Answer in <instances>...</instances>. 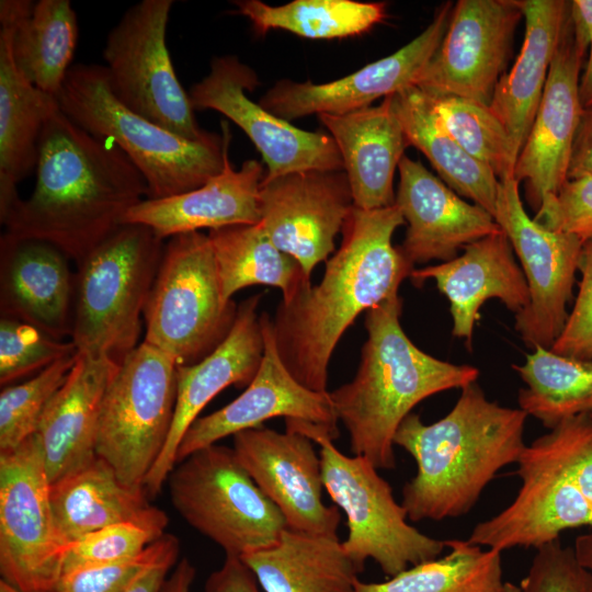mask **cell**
Returning <instances> with one entry per match:
<instances>
[{
  "mask_svg": "<svg viewBox=\"0 0 592 592\" xmlns=\"http://www.w3.org/2000/svg\"><path fill=\"white\" fill-rule=\"evenodd\" d=\"M147 197L146 180L124 151L58 109L39 138L33 193L0 219L4 234L46 241L78 264Z\"/></svg>",
  "mask_w": 592,
  "mask_h": 592,
  "instance_id": "obj_1",
  "label": "cell"
},
{
  "mask_svg": "<svg viewBox=\"0 0 592 592\" xmlns=\"http://www.w3.org/2000/svg\"><path fill=\"white\" fill-rule=\"evenodd\" d=\"M406 224L396 204L377 209L352 207L340 248L326 261L319 284H304L281 300L272 319L276 351L303 386L326 392L328 367L343 333L357 316L398 294L414 266L392 246Z\"/></svg>",
  "mask_w": 592,
  "mask_h": 592,
  "instance_id": "obj_2",
  "label": "cell"
},
{
  "mask_svg": "<svg viewBox=\"0 0 592 592\" xmlns=\"http://www.w3.org/2000/svg\"><path fill=\"white\" fill-rule=\"evenodd\" d=\"M453 409L425 424L411 412L394 444L408 452L417 474L402 488V506L412 522L467 514L503 467L516 464L528 417L520 408L487 399L475 382L460 389Z\"/></svg>",
  "mask_w": 592,
  "mask_h": 592,
  "instance_id": "obj_3",
  "label": "cell"
},
{
  "mask_svg": "<svg viewBox=\"0 0 592 592\" xmlns=\"http://www.w3.org/2000/svg\"><path fill=\"white\" fill-rule=\"evenodd\" d=\"M401 311L399 294L366 311L367 339L356 374L329 391L352 453L377 469L395 468V434L418 403L479 377L475 366L445 362L420 350L401 327Z\"/></svg>",
  "mask_w": 592,
  "mask_h": 592,
  "instance_id": "obj_4",
  "label": "cell"
},
{
  "mask_svg": "<svg viewBox=\"0 0 592 592\" xmlns=\"http://www.w3.org/2000/svg\"><path fill=\"white\" fill-rule=\"evenodd\" d=\"M513 501L479 522L467 540L498 551L533 547L592 527V413L563 420L523 449Z\"/></svg>",
  "mask_w": 592,
  "mask_h": 592,
  "instance_id": "obj_5",
  "label": "cell"
},
{
  "mask_svg": "<svg viewBox=\"0 0 592 592\" xmlns=\"http://www.w3.org/2000/svg\"><path fill=\"white\" fill-rule=\"evenodd\" d=\"M61 112L90 134L112 141L146 180L147 198L195 190L220 173L230 132L205 140L181 137L133 112L112 92L104 66L75 64L56 94Z\"/></svg>",
  "mask_w": 592,
  "mask_h": 592,
  "instance_id": "obj_6",
  "label": "cell"
},
{
  "mask_svg": "<svg viewBox=\"0 0 592 592\" xmlns=\"http://www.w3.org/2000/svg\"><path fill=\"white\" fill-rule=\"evenodd\" d=\"M164 246L149 227L123 224L77 264L70 341L78 353L121 363L137 346Z\"/></svg>",
  "mask_w": 592,
  "mask_h": 592,
  "instance_id": "obj_7",
  "label": "cell"
},
{
  "mask_svg": "<svg viewBox=\"0 0 592 592\" xmlns=\"http://www.w3.org/2000/svg\"><path fill=\"white\" fill-rule=\"evenodd\" d=\"M286 429L320 446L323 487L348 519L343 548L358 572L373 559L387 577L437 558L445 540L420 532L407 522V511L390 485L363 456H348L333 444L332 433L320 425L286 419Z\"/></svg>",
  "mask_w": 592,
  "mask_h": 592,
  "instance_id": "obj_8",
  "label": "cell"
},
{
  "mask_svg": "<svg viewBox=\"0 0 592 592\" xmlns=\"http://www.w3.org/2000/svg\"><path fill=\"white\" fill-rule=\"evenodd\" d=\"M238 305L225 301L208 235L171 237L148 296L145 342L177 365H193L229 334Z\"/></svg>",
  "mask_w": 592,
  "mask_h": 592,
  "instance_id": "obj_9",
  "label": "cell"
},
{
  "mask_svg": "<svg viewBox=\"0 0 592 592\" xmlns=\"http://www.w3.org/2000/svg\"><path fill=\"white\" fill-rule=\"evenodd\" d=\"M167 482L175 511L226 555L267 548L288 527L232 447L216 443L193 452L175 464Z\"/></svg>",
  "mask_w": 592,
  "mask_h": 592,
  "instance_id": "obj_10",
  "label": "cell"
},
{
  "mask_svg": "<svg viewBox=\"0 0 592 592\" xmlns=\"http://www.w3.org/2000/svg\"><path fill=\"white\" fill-rule=\"evenodd\" d=\"M177 366L143 341L119 363L106 389L96 455L129 487L144 488L167 443L177 401Z\"/></svg>",
  "mask_w": 592,
  "mask_h": 592,
  "instance_id": "obj_11",
  "label": "cell"
},
{
  "mask_svg": "<svg viewBox=\"0 0 592 592\" xmlns=\"http://www.w3.org/2000/svg\"><path fill=\"white\" fill-rule=\"evenodd\" d=\"M172 0H141L109 32L102 52L109 86L129 110L190 140L209 138L200 127L189 92L167 46Z\"/></svg>",
  "mask_w": 592,
  "mask_h": 592,
  "instance_id": "obj_12",
  "label": "cell"
},
{
  "mask_svg": "<svg viewBox=\"0 0 592 592\" xmlns=\"http://www.w3.org/2000/svg\"><path fill=\"white\" fill-rule=\"evenodd\" d=\"M65 547L54 523L50 483L34 435L0 452V572L22 592H50Z\"/></svg>",
  "mask_w": 592,
  "mask_h": 592,
  "instance_id": "obj_13",
  "label": "cell"
},
{
  "mask_svg": "<svg viewBox=\"0 0 592 592\" xmlns=\"http://www.w3.org/2000/svg\"><path fill=\"white\" fill-rule=\"evenodd\" d=\"M514 175L500 180L494 219L516 253L530 304L515 314L514 328L527 348L550 349L562 332L583 242L531 218Z\"/></svg>",
  "mask_w": 592,
  "mask_h": 592,
  "instance_id": "obj_14",
  "label": "cell"
},
{
  "mask_svg": "<svg viewBox=\"0 0 592 592\" xmlns=\"http://www.w3.org/2000/svg\"><path fill=\"white\" fill-rule=\"evenodd\" d=\"M258 76L236 56L214 57L210 70L194 83L189 96L194 111L214 110L238 125L262 155L263 180L308 170H343L331 136L295 127L253 102L247 92Z\"/></svg>",
  "mask_w": 592,
  "mask_h": 592,
  "instance_id": "obj_15",
  "label": "cell"
},
{
  "mask_svg": "<svg viewBox=\"0 0 592 592\" xmlns=\"http://www.w3.org/2000/svg\"><path fill=\"white\" fill-rule=\"evenodd\" d=\"M522 18L519 0L457 1L414 87L432 96L454 95L489 106Z\"/></svg>",
  "mask_w": 592,
  "mask_h": 592,
  "instance_id": "obj_16",
  "label": "cell"
},
{
  "mask_svg": "<svg viewBox=\"0 0 592 592\" xmlns=\"http://www.w3.org/2000/svg\"><path fill=\"white\" fill-rule=\"evenodd\" d=\"M258 206L267 236L310 280L317 264L334 253L354 203L344 170H308L262 180Z\"/></svg>",
  "mask_w": 592,
  "mask_h": 592,
  "instance_id": "obj_17",
  "label": "cell"
},
{
  "mask_svg": "<svg viewBox=\"0 0 592 592\" xmlns=\"http://www.w3.org/2000/svg\"><path fill=\"white\" fill-rule=\"evenodd\" d=\"M453 7L441 5L425 30L394 54L327 83L277 81L259 104L289 122L311 114L351 113L414 86L445 35Z\"/></svg>",
  "mask_w": 592,
  "mask_h": 592,
  "instance_id": "obj_18",
  "label": "cell"
},
{
  "mask_svg": "<svg viewBox=\"0 0 592 592\" xmlns=\"http://www.w3.org/2000/svg\"><path fill=\"white\" fill-rule=\"evenodd\" d=\"M308 436L262 426L234 435V451L263 493L295 531L337 535L339 508L322 501L320 455Z\"/></svg>",
  "mask_w": 592,
  "mask_h": 592,
  "instance_id": "obj_19",
  "label": "cell"
},
{
  "mask_svg": "<svg viewBox=\"0 0 592 592\" xmlns=\"http://www.w3.org/2000/svg\"><path fill=\"white\" fill-rule=\"evenodd\" d=\"M260 323L264 355L255 377L230 403L193 422L179 445L177 463L197 449L278 417L323 426L338 437L339 420L329 391H314L298 383L276 351L271 316L260 314Z\"/></svg>",
  "mask_w": 592,
  "mask_h": 592,
  "instance_id": "obj_20",
  "label": "cell"
},
{
  "mask_svg": "<svg viewBox=\"0 0 592 592\" xmlns=\"http://www.w3.org/2000/svg\"><path fill=\"white\" fill-rule=\"evenodd\" d=\"M263 293L238 305L235 323L226 339L193 365L177 366V401L172 425L159 458L147 475L148 498L160 493L177 464L179 445L204 407L231 385L247 387L255 377L264 355V337L258 308Z\"/></svg>",
  "mask_w": 592,
  "mask_h": 592,
  "instance_id": "obj_21",
  "label": "cell"
},
{
  "mask_svg": "<svg viewBox=\"0 0 592 592\" xmlns=\"http://www.w3.org/2000/svg\"><path fill=\"white\" fill-rule=\"evenodd\" d=\"M582 60L568 16L539 106L514 168V178L519 183L526 182L528 202L536 212L568 180L572 145L583 110L579 95Z\"/></svg>",
  "mask_w": 592,
  "mask_h": 592,
  "instance_id": "obj_22",
  "label": "cell"
},
{
  "mask_svg": "<svg viewBox=\"0 0 592 592\" xmlns=\"http://www.w3.org/2000/svg\"><path fill=\"white\" fill-rule=\"evenodd\" d=\"M395 204L407 223L400 252L413 266L447 262L458 250L501 230L494 217L463 200L420 161L403 156Z\"/></svg>",
  "mask_w": 592,
  "mask_h": 592,
  "instance_id": "obj_23",
  "label": "cell"
},
{
  "mask_svg": "<svg viewBox=\"0 0 592 592\" xmlns=\"http://www.w3.org/2000/svg\"><path fill=\"white\" fill-rule=\"evenodd\" d=\"M118 367L119 363L106 355L77 352L71 371L33 434L43 453L50 486L96 458L103 399Z\"/></svg>",
  "mask_w": 592,
  "mask_h": 592,
  "instance_id": "obj_24",
  "label": "cell"
},
{
  "mask_svg": "<svg viewBox=\"0 0 592 592\" xmlns=\"http://www.w3.org/2000/svg\"><path fill=\"white\" fill-rule=\"evenodd\" d=\"M413 285L420 287L434 280L439 291L449 301L453 318L452 333L473 343L479 309L489 298L500 299L517 314L530 304V291L522 267L503 231L489 235L467 244L464 253L451 261L422 269L410 274Z\"/></svg>",
  "mask_w": 592,
  "mask_h": 592,
  "instance_id": "obj_25",
  "label": "cell"
},
{
  "mask_svg": "<svg viewBox=\"0 0 592 592\" xmlns=\"http://www.w3.org/2000/svg\"><path fill=\"white\" fill-rule=\"evenodd\" d=\"M0 311L55 339L71 337L75 276L55 246L7 234L0 241Z\"/></svg>",
  "mask_w": 592,
  "mask_h": 592,
  "instance_id": "obj_26",
  "label": "cell"
},
{
  "mask_svg": "<svg viewBox=\"0 0 592 592\" xmlns=\"http://www.w3.org/2000/svg\"><path fill=\"white\" fill-rule=\"evenodd\" d=\"M225 148L224 168L204 185L164 198H144L124 216L123 224L149 227L161 239L177 235L219 229L232 225L258 224V194L265 171L250 159L235 169Z\"/></svg>",
  "mask_w": 592,
  "mask_h": 592,
  "instance_id": "obj_27",
  "label": "cell"
},
{
  "mask_svg": "<svg viewBox=\"0 0 592 592\" xmlns=\"http://www.w3.org/2000/svg\"><path fill=\"white\" fill-rule=\"evenodd\" d=\"M318 117L339 149L354 206L377 209L394 205V177L409 143L390 98L376 106Z\"/></svg>",
  "mask_w": 592,
  "mask_h": 592,
  "instance_id": "obj_28",
  "label": "cell"
},
{
  "mask_svg": "<svg viewBox=\"0 0 592 592\" xmlns=\"http://www.w3.org/2000/svg\"><path fill=\"white\" fill-rule=\"evenodd\" d=\"M55 528L65 549L106 526L134 523L163 535L166 512L149 502L145 488L123 483L113 467L96 456L88 466L50 486Z\"/></svg>",
  "mask_w": 592,
  "mask_h": 592,
  "instance_id": "obj_29",
  "label": "cell"
},
{
  "mask_svg": "<svg viewBox=\"0 0 592 592\" xmlns=\"http://www.w3.org/2000/svg\"><path fill=\"white\" fill-rule=\"evenodd\" d=\"M519 4L525 22L523 43L489 104L506 128L517 157L534 122L568 21L569 1L519 0Z\"/></svg>",
  "mask_w": 592,
  "mask_h": 592,
  "instance_id": "obj_30",
  "label": "cell"
},
{
  "mask_svg": "<svg viewBox=\"0 0 592 592\" xmlns=\"http://www.w3.org/2000/svg\"><path fill=\"white\" fill-rule=\"evenodd\" d=\"M0 25L9 37L19 71L33 86L56 96L78 39L77 14L69 0H1Z\"/></svg>",
  "mask_w": 592,
  "mask_h": 592,
  "instance_id": "obj_31",
  "label": "cell"
},
{
  "mask_svg": "<svg viewBox=\"0 0 592 592\" xmlns=\"http://www.w3.org/2000/svg\"><path fill=\"white\" fill-rule=\"evenodd\" d=\"M240 558L265 592H354L357 580L338 535L287 527L272 546Z\"/></svg>",
  "mask_w": 592,
  "mask_h": 592,
  "instance_id": "obj_32",
  "label": "cell"
},
{
  "mask_svg": "<svg viewBox=\"0 0 592 592\" xmlns=\"http://www.w3.org/2000/svg\"><path fill=\"white\" fill-rule=\"evenodd\" d=\"M58 109L19 71L0 29V214L19 198L16 184L36 167L43 128Z\"/></svg>",
  "mask_w": 592,
  "mask_h": 592,
  "instance_id": "obj_33",
  "label": "cell"
},
{
  "mask_svg": "<svg viewBox=\"0 0 592 592\" xmlns=\"http://www.w3.org/2000/svg\"><path fill=\"white\" fill-rule=\"evenodd\" d=\"M389 98L409 145L429 159L447 186L494 217L500 180L448 133L432 99L414 86Z\"/></svg>",
  "mask_w": 592,
  "mask_h": 592,
  "instance_id": "obj_34",
  "label": "cell"
},
{
  "mask_svg": "<svg viewBox=\"0 0 592 592\" xmlns=\"http://www.w3.org/2000/svg\"><path fill=\"white\" fill-rule=\"evenodd\" d=\"M208 238L225 301L253 285L277 287L282 299L287 300L304 284L310 283L299 262L280 250L260 223L213 229Z\"/></svg>",
  "mask_w": 592,
  "mask_h": 592,
  "instance_id": "obj_35",
  "label": "cell"
},
{
  "mask_svg": "<svg viewBox=\"0 0 592 592\" xmlns=\"http://www.w3.org/2000/svg\"><path fill=\"white\" fill-rule=\"evenodd\" d=\"M526 387L519 408L551 430L566 419L592 413V361L576 360L536 348L512 365Z\"/></svg>",
  "mask_w": 592,
  "mask_h": 592,
  "instance_id": "obj_36",
  "label": "cell"
},
{
  "mask_svg": "<svg viewBox=\"0 0 592 592\" xmlns=\"http://www.w3.org/2000/svg\"><path fill=\"white\" fill-rule=\"evenodd\" d=\"M448 553L411 566L384 582L356 580L354 592H506L501 551L447 539Z\"/></svg>",
  "mask_w": 592,
  "mask_h": 592,
  "instance_id": "obj_37",
  "label": "cell"
},
{
  "mask_svg": "<svg viewBox=\"0 0 592 592\" xmlns=\"http://www.w3.org/2000/svg\"><path fill=\"white\" fill-rule=\"evenodd\" d=\"M259 34L277 29L311 39H333L362 34L386 15L383 2L353 0H294L269 5L260 0L235 1Z\"/></svg>",
  "mask_w": 592,
  "mask_h": 592,
  "instance_id": "obj_38",
  "label": "cell"
},
{
  "mask_svg": "<svg viewBox=\"0 0 592 592\" xmlns=\"http://www.w3.org/2000/svg\"><path fill=\"white\" fill-rule=\"evenodd\" d=\"M429 96L448 133L473 158L499 180L514 175L517 155L506 128L489 106L454 95Z\"/></svg>",
  "mask_w": 592,
  "mask_h": 592,
  "instance_id": "obj_39",
  "label": "cell"
},
{
  "mask_svg": "<svg viewBox=\"0 0 592 592\" xmlns=\"http://www.w3.org/2000/svg\"><path fill=\"white\" fill-rule=\"evenodd\" d=\"M77 353L50 364L29 380L4 386L0 392V452L31 437L76 362Z\"/></svg>",
  "mask_w": 592,
  "mask_h": 592,
  "instance_id": "obj_40",
  "label": "cell"
},
{
  "mask_svg": "<svg viewBox=\"0 0 592 592\" xmlns=\"http://www.w3.org/2000/svg\"><path fill=\"white\" fill-rule=\"evenodd\" d=\"M77 353L71 341L65 342L24 321L0 319V384L39 373L56 361Z\"/></svg>",
  "mask_w": 592,
  "mask_h": 592,
  "instance_id": "obj_41",
  "label": "cell"
},
{
  "mask_svg": "<svg viewBox=\"0 0 592 592\" xmlns=\"http://www.w3.org/2000/svg\"><path fill=\"white\" fill-rule=\"evenodd\" d=\"M161 536L134 523L106 526L65 549L60 577L78 569L133 558Z\"/></svg>",
  "mask_w": 592,
  "mask_h": 592,
  "instance_id": "obj_42",
  "label": "cell"
},
{
  "mask_svg": "<svg viewBox=\"0 0 592 592\" xmlns=\"http://www.w3.org/2000/svg\"><path fill=\"white\" fill-rule=\"evenodd\" d=\"M535 549L522 592H592V571L578 561L573 547L558 538Z\"/></svg>",
  "mask_w": 592,
  "mask_h": 592,
  "instance_id": "obj_43",
  "label": "cell"
},
{
  "mask_svg": "<svg viewBox=\"0 0 592 592\" xmlns=\"http://www.w3.org/2000/svg\"><path fill=\"white\" fill-rule=\"evenodd\" d=\"M534 219L545 228L572 235L583 243L592 238V175L568 179L545 201Z\"/></svg>",
  "mask_w": 592,
  "mask_h": 592,
  "instance_id": "obj_44",
  "label": "cell"
},
{
  "mask_svg": "<svg viewBox=\"0 0 592 592\" xmlns=\"http://www.w3.org/2000/svg\"><path fill=\"white\" fill-rule=\"evenodd\" d=\"M168 533L152 542L141 554L112 563L75 570L61 576L50 592H125L132 582L161 553Z\"/></svg>",
  "mask_w": 592,
  "mask_h": 592,
  "instance_id": "obj_45",
  "label": "cell"
},
{
  "mask_svg": "<svg viewBox=\"0 0 592 592\" xmlns=\"http://www.w3.org/2000/svg\"><path fill=\"white\" fill-rule=\"evenodd\" d=\"M579 292L566 326L550 346L555 354L592 361V238L581 249Z\"/></svg>",
  "mask_w": 592,
  "mask_h": 592,
  "instance_id": "obj_46",
  "label": "cell"
},
{
  "mask_svg": "<svg viewBox=\"0 0 592 592\" xmlns=\"http://www.w3.org/2000/svg\"><path fill=\"white\" fill-rule=\"evenodd\" d=\"M204 592H260L251 569L238 556L226 555L223 565L207 578Z\"/></svg>",
  "mask_w": 592,
  "mask_h": 592,
  "instance_id": "obj_47",
  "label": "cell"
},
{
  "mask_svg": "<svg viewBox=\"0 0 592 592\" xmlns=\"http://www.w3.org/2000/svg\"><path fill=\"white\" fill-rule=\"evenodd\" d=\"M180 555V540L172 534L159 556L146 567L125 592H160L169 570L177 565Z\"/></svg>",
  "mask_w": 592,
  "mask_h": 592,
  "instance_id": "obj_48",
  "label": "cell"
},
{
  "mask_svg": "<svg viewBox=\"0 0 592 592\" xmlns=\"http://www.w3.org/2000/svg\"><path fill=\"white\" fill-rule=\"evenodd\" d=\"M581 175H592V105L582 110L568 168V179Z\"/></svg>",
  "mask_w": 592,
  "mask_h": 592,
  "instance_id": "obj_49",
  "label": "cell"
},
{
  "mask_svg": "<svg viewBox=\"0 0 592 592\" xmlns=\"http://www.w3.org/2000/svg\"><path fill=\"white\" fill-rule=\"evenodd\" d=\"M569 21L576 49L584 58L592 44V0L569 1Z\"/></svg>",
  "mask_w": 592,
  "mask_h": 592,
  "instance_id": "obj_50",
  "label": "cell"
},
{
  "mask_svg": "<svg viewBox=\"0 0 592 592\" xmlns=\"http://www.w3.org/2000/svg\"><path fill=\"white\" fill-rule=\"evenodd\" d=\"M195 574V567L184 557L177 562L171 574L167 577L160 592H190Z\"/></svg>",
  "mask_w": 592,
  "mask_h": 592,
  "instance_id": "obj_51",
  "label": "cell"
},
{
  "mask_svg": "<svg viewBox=\"0 0 592 592\" xmlns=\"http://www.w3.org/2000/svg\"><path fill=\"white\" fill-rule=\"evenodd\" d=\"M579 95L583 107L592 105V44L589 48L588 61L580 75Z\"/></svg>",
  "mask_w": 592,
  "mask_h": 592,
  "instance_id": "obj_52",
  "label": "cell"
},
{
  "mask_svg": "<svg viewBox=\"0 0 592 592\" xmlns=\"http://www.w3.org/2000/svg\"><path fill=\"white\" fill-rule=\"evenodd\" d=\"M573 549L578 561L592 571V533L578 536Z\"/></svg>",
  "mask_w": 592,
  "mask_h": 592,
  "instance_id": "obj_53",
  "label": "cell"
},
{
  "mask_svg": "<svg viewBox=\"0 0 592 592\" xmlns=\"http://www.w3.org/2000/svg\"><path fill=\"white\" fill-rule=\"evenodd\" d=\"M0 592H22L4 580H0Z\"/></svg>",
  "mask_w": 592,
  "mask_h": 592,
  "instance_id": "obj_54",
  "label": "cell"
},
{
  "mask_svg": "<svg viewBox=\"0 0 592 592\" xmlns=\"http://www.w3.org/2000/svg\"><path fill=\"white\" fill-rule=\"evenodd\" d=\"M505 585H506V592H522L520 587L512 582H506Z\"/></svg>",
  "mask_w": 592,
  "mask_h": 592,
  "instance_id": "obj_55",
  "label": "cell"
}]
</instances>
